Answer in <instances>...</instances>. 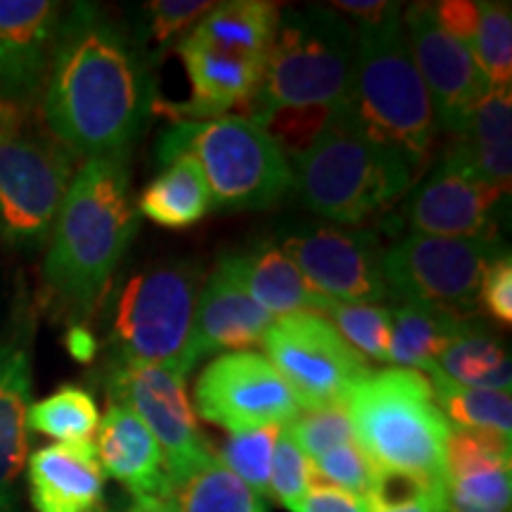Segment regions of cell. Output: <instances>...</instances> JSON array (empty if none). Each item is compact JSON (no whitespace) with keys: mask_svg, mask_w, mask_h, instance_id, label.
I'll list each match as a JSON object with an SVG mask.
<instances>
[{"mask_svg":"<svg viewBox=\"0 0 512 512\" xmlns=\"http://www.w3.org/2000/svg\"><path fill=\"white\" fill-rule=\"evenodd\" d=\"M27 427L57 439V444L93 441L100 427L98 403L86 389L64 384L55 394L29 406Z\"/></svg>","mask_w":512,"mask_h":512,"instance_id":"obj_30","label":"cell"},{"mask_svg":"<svg viewBox=\"0 0 512 512\" xmlns=\"http://www.w3.org/2000/svg\"><path fill=\"white\" fill-rule=\"evenodd\" d=\"M155 81L143 50L93 5L62 19L41 91L48 131L76 159L128 157L155 114Z\"/></svg>","mask_w":512,"mask_h":512,"instance_id":"obj_1","label":"cell"},{"mask_svg":"<svg viewBox=\"0 0 512 512\" xmlns=\"http://www.w3.org/2000/svg\"><path fill=\"white\" fill-rule=\"evenodd\" d=\"M356 67V29L335 10L280 12L264 74L238 114L249 121L278 107L344 110Z\"/></svg>","mask_w":512,"mask_h":512,"instance_id":"obj_6","label":"cell"},{"mask_svg":"<svg viewBox=\"0 0 512 512\" xmlns=\"http://www.w3.org/2000/svg\"><path fill=\"white\" fill-rule=\"evenodd\" d=\"M356 29V67L344 114L363 136L392 147L425 174L437 147L439 126L415 67L401 12Z\"/></svg>","mask_w":512,"mask_h":512,"instance_id":"obj_3","label":"cell"},{"mask_svg":"<svg viewBox=\"0 0 512 512\" xmlns=\"http://www.w3.org/2000/svg\"><path fill=\"white\" fill-rule=\"evenodd\" d=\"M178 512H256L254 491L235 477L219 456L171 491Z\"/></svg>","mask_w":512,"mask_h":512,"instance_id":"obj_31","label":"cell"},{"mask_svg":"<svg viewBox=\"0 0 512 512\" xmlns=\"http://www.w3.org/2000/svg\"><path fill=\"white\" fill-rule=\"evenodd\" d=\"M273 316L245 292L226 266L216 264L200 292L192 332V363L219 351H247L264 342Z\"/></svg>","mask_w":512,"mask_h":512,"instance_id":"obj_19","label":"cell"},{"mask_svg":"<svg viewBox=\"0 0 512 512\" xmlns=\"http://www.w3.org/2000/svg\"><path fill=\"white\" fill-rule=\"evenodd\" d=\"M377 467L356 441L342 444L311 460V484H328L361 498L368 496Z\"/></svg>","mask_w":512,"mask_h":512,"instance_id":"obj_38","label":"cell"},{"mask_svg":"<svg viewBox=\"0 0 512 512\" xmlns=\"http://www.w3.org/2000/svg\"><path fill=\"white\" fill-rule=\"evenodd\" d=\"M31 406V358L22 344H0V512L27 463V413Z\"/></svg>","mask_w":512,"mask_h":512,"instance_id":"obj_25","label":"cell"},{"mask_svg":"<svg viewBox=\"0 0 512 512\" xmlns=\"http://www.w3.org/2000/svg\"><path fill=\"white\" fill-rule=\"evenodd\" d=\"M503 192L486 183L465 162L444 150L439 164L406 204V223L413 235L432 238L498 240L491 211Z\"/></svg>","mask_w":512,"mask_h":512,"instance_id":"obj_16","label":"cell"},{"mask_svg":"<svg viewBox=\"0 0 512 512\" xmlns=\"http://www.w3.org/2000/svg\"><path fill=\"white\" fill-rule=\"evenodd\" d=\"M60 24V3L0 0V100L36 105Z\"/></svg>","mask_w":512,"mask_h":512,"instance_id":"obj_18","label":"cell"},{"mask_svg":"<svg viewBox=\"0 0 512 512\" xmlns=\"http://www.w3.org/2000/svg\"><path fill=\"white\" fill-rule=\"evenodd\" d=\"M67 347H69V351H72V356L76 358V361H81V363L93 361L95 354H98V342H95L93 332H88L86 328H79V325L69 332Z\"/></svg>","mask_w":512,"mask_h":512,"instance_id":"obj_45","label":"cell"},{"mask_svg":"<svg viewBox=\"0 0 512 512\" xmlns=\"http://www.w3.org/2000/svg\"><path fill=\"white\" fill-rule=\"evenodd\" d=\"M261 344L302 411L342 403L349 389L370 373L366 358L316 313L275 318Z\"/></svg>","mask_w":512,"mask_h":512,"instance_id":"obj_11","label":"cell"},{"mask_svg":"<svg viewBox=\"0 0 512 512\" xmlns=\"http://www.w3.org/2000/svg\"><path fill=\"white\" fill-rule=\"evenodd\" d=\"M403 34L415 67L430 93L439 131L458 136L489 81L463 43L448 36L434 17L432 3H413L401 12Z\"/></svg>","mask_w":512,"mask_h":512,"instance_id":"obj_15","label":"cell"},{"mask_svg":"<svg viewBox=\"0 0 512 512\" xmlns=\"http://www.w3.org/2000/svg\"><path fill=\"white\" fill-rule=\"evenodd\" d=\"M444 512H510V439L491 432H448L441 470Z\"/></svg>","mask_w":512,"mask_h":512,"instance_id":"obj_17","label":"cell"},{"mask_svg":"<svg viewBox=\"0 0 512 512\" xmlns=\"http://www.w3.org/2000/svg\"><path fill=\"white\" fill-rule=\"evenodd\" d=\"M219 261L245 287L249 297L273 318L325 313L328 299L313 292L297 264L275 242H259L247 252L223 254Z\"/></svg>","mask_w":512,"mask_h":512,"instance_id":"obj_22","label":"cell"},{"mask_svg":"<svg viewBox=\"0 0 512 512\" xmlns=\"http://www.w3.org/2000/svg\"><path fill=\"white\" fill-rule=\"evenodd\" d=\"M467 316L439 306L399 302L392 309V342L389 363L396 368H413L430 373L439 356L463 328Z\"/></svg>","mask_w":512,"mask_h":512,"instance_id":"obj_27","label":"cell"},{"mask_svg":"<svg viewBox=\"0 0 512 512\" xmlns=\"http://www.w3.org/2000/svg\"><path fill=\"white\" fill-rule=\"evenodd\" d=\"M285 430L309 460H316L332 448L356 441L344 403L299 411L297 418L287 422Z\"/></svg>","mask_w":512,"mask_h":512,"instance_id":"obj_37","label":"cell"},{"mask_svg":"<svg viewBox=\"0 0 512 512\" xmlns=\"http://www.w3.org/2000/svg\"><path fill=\"white\" fill-rule=\"evenodd\" d=\"M437 368L453 382L472 389L510 392V354L482 325L465 320L458 335L439 356Z\"/></svg>","mask_w":512,"mask_h":512,"instance_id":"obj_28","label":"cell"},{"mask_svg":"<svg viewBox=\"0 0 512 512\" xmlns=\"http://www.w3.org/2000/svg\"><path fill=\"white\" fill-rule=\"evenodd\" d=\"M280 10L268 0H230L214 10L181 41L264 69Z\"/></svg>","mask_w":512,"mask_h":512,"instance_id":"obj_24","label":"cell"},{"mask_svg":"<svg viewBox=\"0 0 512 512\" xmlns=\"http://www.w3.org/2000/svg\"><path fill=\"white\" fill-rule=\"evenodd\" d=\"M477 34L470 53L491 88H510L512 81V10L510 3L479 0Z\"/></svg>","mask_w":512,"mask_h":512,"instance_id":"obj_32","label":"cell"},{"mask_svg":"<svg viewBox=\"0 0 512 512\" xmlns=\"http://www.w3.org/2000/svg\"><path fill=\"white\" fill-rule=\"evenodd\" d=\"M178 155L200 164L214 209H271L294 188L290 159L240 114L171 124L159 138L157 157L166 164Z\"/></svg>","mask_w":512,"mask_h":512,"instance_id":"obj_7","label":"cell"},{"mask_svg":"<svg viewBox=\"0 0 512 512\" xmlns=\"http://www.w3.org/2000/svg\"><path fill=\"white\" fill-rule=\"evenodd\" d=\"M29 489L36 512H95L105 489L93 441L50 444L29 458Z\"/></svg>","mask_w":512,"mask_h":512,"instance_id":"obj_21","label":"cell"},{"mask_svg":"<svg viewBox=\"0 0 512 512\" xmlns=\"http://www.w3.org/2000/svg\"><path fill=\"white\" fill-rule=\"evenodd\" d=\"M503 252L498 240L403 235L382 254L384 285L396 302L463 313L477 304L486 268Z\"/></svg>","mask_w":512,"mask_h":512,"instance_id":"obj_10","label":"cell"},{"mask_svg":"<svg viewBox=\"0 0 512 512\" xmlns=\"http://www.w3.org/2000/svg\"><path fill=\"white\" fill-rule=\"evenodd\" d=\"M280 430L283 427L268 425L256 427V430L230 432L221 453H216L223 465L240 477L254 496L268 494V482H271V463L275 444H278Z\"/></svg>","mask_w":512,"mask_h":512,"instance_id":"obj_34","label":"cell"},{"mask_svg":"<svg viewBox=\"0 0 512 512\" xmlns=\"http://www.w3.org/2000/svg\"><path fill=\"white\" fill-rule=\"evenodd\" d=\"M76 157L29 102L0 100V238L19 249L48 242Z\"/></svg>","mask_w":512,"mask_h":512,"instance_id":"obj_8","label":"cell"},{"mask_svg":"<svg viewBox=\"0 0 512 512\" xmlns=\"http://www.w3.org/2000/svg\"><path fill=\"white\" fill-rule=\"evenodd\" d=\"M110 401L124 403L145 422L164 453L171 491L216 453L204 441L197 413L185 392V377L164 366H114Z\"/></svg>","mask_w":512,"mask_h":512,"instance_id":"obj_12","label":"cell"},{"mask_svg":"<svg viewBox=\"0 0 512 512\" xmlns=\"http://www.w3.org/2000/svg\"><path fill=\"white\" fill-rule=\"evenodd\" d=\"M325 318L347 339L351 349L363 358L389 363V342H392V309L380 304H337L328 302Z\"/></svg>","mask_w":512,"mask_h":512,"instance_id":"obj_33","label":"cell"},{"mask_svg":"<svg viewBox=\"0 0 512 512\" xmlns=\"http://www.w3.org/2000/svg\"><path fill=\"white\" fill-rule=\"evenodd\" d=\"M105 475L117 479L131 496H169L171 482L157 439L124 403L110 401L93 441Z\"/></svg>","mask_w":512,"mask_h":512,"instance_id":"obj_20","label":"cell"},{"mask_svg":"<svg viewBox=\"0 0 512 512\" xmlns=\"http://www.w3.org/2000/svg\"><path fill=\"white\" fill-rule=\"evenodd\" d=\"M448 150L503 195L512 181V91L489 88Z\"/></svg>","mask_w":512,"mask_h":512,"instance_id":"obj_23","label":"cell"},{"mask_svg":"<svg viewBox=\"0 0 512 512\" xmlns=\"http://www.w3.org/2000/svg\"><path fill=\"white\" fill-rule=\"evenodd\" d=\"M337 114L335 107H278L252 124L259 126L292 162L318 143V138L335 124Z\"/></svg>","mask_w":512,"mask_h":512,"instance_id":"obj_35","label":"cell"},{"mask_svg":"<svg viewBox=\"0 0 512 512\" xmlns=\"http://www.w3.org/2000/svg\"><path fill=\"white\" fill-rule=\"evenodd\" d=\"M311 489V460L304 456L302 448L294 444L290 434L283 427L278 444H275L271 463V482L268 494L278 498L280 505L292 510Z\"/></svg>","mask_w":512,"mask_h":512,"instance_id":"obj_39","label":"cell"},{"mask_svg":"<svg viewBox=\"0 0 512 512\" xmlns=\"http://www.w3.org/2000/svg\"><path fill=\"white\" fill-rule=\"evenodd\" d=\"M434 401L453 430L491 432L512 439V401L510 392L472 389L453 382L439 368L427 373Z\"/></svg>","mask_w":512,"mask_h":512,"instance_id":"obj_29","label":"cell"},{"mask_svg":"<svg viewBox=\"0 0 512 512\" xmlns=\"http://www.w3.org/2000/svg\"><path fill=\"white\" fill-rule=\"evenodd\" d=\"M216 3H204V0H157L147 5L150 15V36L159 48L166 43L185 38L204 17L214 10Z\"/></svg>","mask_w":512,"mask_h":512,"instance_id":"obj_40","label":"cell"},{"mask_svg":"<svg viewBox=\"0 0 512 512\" xmlns=\"http://www.w3.org/2000/svg\"><path fill=\"white\" fill-rule=\"evenodd\" d=\"M477 304L489 313L503 328L512 325V259L505 249L486 268L482 285H479Z\"/></svg>","mask_w":512,"mask_h":512,"instance_id":"obj_41","label":"cell"},{"mask_svg":"<svg viewBox=\"0 0 512 512\" xmlns=\"http://www.w3.org/2000/svg\"><path fill=\"white\" fill-rule=\"evenodd\" d=\"M200 280V268L178 261L147 268L121 287L112 318L117 366H164L188 377Z\"/></svg>","mask_w":512,"mask_h":512,"instance_id":"obj_9","label":"cell"},{"mask_svg":"<svg viewBox=\"0 0 512 512\" xmlns=\"http://www.w3.org/2000/svg\"><path fill=\"white\" fill-rule=\"evenodd\" d=\"M292 171L306 207L339 226L387 214L425 176L401 152L363 136L344 110L309 152L294 159Z\"/></svg>","mask_w":512,"mask_h":512,"instance_id":"obj_4","label":"cell"},{"mask_svg":"<svg viewBox=\"0 0 512 512\" xmlns=\"http://www.w3.org/2000/svg\"><path fill=\"white\" fill-rule=\"evenodd\" d=\"M434 17L448 36L470 48L479 24V5L475 0H441L434 5Z\"/></svg>","mask_w":512,"mask_h":512,"instance_id":"obj_42","label":"cell"},{"mask_svg":"<svg viewBox=\"0 0 512 512\" xmlns=\"http://www.w3.org/2000/svg\"><path fill=\"white\" fill-rule=\"evenodd\" d=\"M292 512H368V503L366 498L335 486L311 484L309 494L294 505Z\"/></svg>","mask_w":512,"mask_h":512,"instance_id":"obj_43","label":"cell"},{"mask_svg":"<svg viewBox=\"0 0 512 512\" xmlns=\"http://www.w3.org/2000/svg\"><path fill=\"white\" fill-rule=\"evenodd\" d=\"M356 444L377 470L441 482L448 422L430 377L413 368L370 370L344 396Z\"/></svg>","mask_w":512,"mask_h":512,"instance_id":"obj_5","label":"cell"},{"mask_svg":"<svg viewBox=\"0 0 512 512\" xmlns=\"http://www.w3.org/2000/svg\"><path fill=\"white\" fill-rule=\"evenodd\" d=\"M126 155L86 159L69 183L48 238L43 280L72 318L88 316L138 233Z\"/></svg>","mask_w":512,"mask_h":512,"instance_id":"obj_2","label":"cell"},{"mask_svg":"<svg viewBox=\"0 0 512 512\" xmlns=\"http://www.w3.org/2000/svg\"><path fill=\"white\" fill-rule=\"evenodd\" d=\"M195 413L230 432L256 430L297 418L302 406L266 356L256 351L221 354L195 382Z\"/></svg>","mask_w":512,"mask_h":512,"instance_id":"obj_13","label":"cell"},{"mask_svg":"<svg viewBox=\"0 0 512 512\" xmlns=\"http://www.w3.org/2000/svg\"><path fill=\"white\" fill-rule=\"evenodd\" d=\"M280 247L313 292L328 302L380 304L389 299L382 275L384 249L373 230L306 226L292 230Z\"/></svg>","mask_w":512,"mask_h":512,"instance_id":"obj_14","label":"cell"},{"mask_svg":"<svg viewBox=\"0 0 512 512\" xmlns=\"http://www.w3.org/2000/svg\"><path fill=\"white\" fill-rule=\"evenodd\" d=\"M366 503L368 512H444L441 484L389 470L377 472Z\"/></svg>","mask_w":512,"mask_h":512,"instance_id":"obj_36","label":"cell"},{"mask_svg":"<svg viewBox=\"0 0 512 512\" xmlns=\"http://www.w3.org/2000/svg\"><path fill=\"white\" fill-rule=\"evenodd\" d=\"M136 209L138 216L169 230L200 223L214 209L200 164L190 155H178L166 162L164 171H159L140 192Z\"/></svg>","mask_w":512,"mask_h":512,"instance_id":"obj_26","label":"cell"},{"mask_svg":"<svg viewBox=\"0 0 512 512\" xmlns=\"http://www.w3.org/2000/svg\"><path fill=\"white\" fill-rule=\"evenodd\" d=\"M256 512H264V508H259V510H256Z\"/></svg>","mask_w":512,"mask_h":512,"instance_id":"obj_47","label":"cell"},{"mask_svg":"<svg viewBox=\"0 0 512 512\" xmlns=\"http://www.w3.org/2000/svg\"><path fill=\"white\" fill-rule=\"evenodd\" d=\"M126 512H178L174 498L169 496H133Z\"/></svg>","mask_w":512,"mask_h":512,"instance_id":"obj_46","label":"cell"},{"mask_svg":"<svg viewBox=\"0 0 512 512\" xmlns=\"http://www.w3.org/2000/svg\"><path fill=\"white\" fill-rule=\"evenodd\" d=\"M332 10L344 12V15L356 19V27H370V24L382 22V19L401 12L399 3H384V0H332Z\"/></svg>","mask_w":512,"mask_h":512,"instance_id":"obj_44","label":"cell"}]
</instances>
